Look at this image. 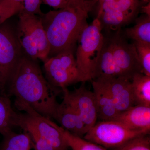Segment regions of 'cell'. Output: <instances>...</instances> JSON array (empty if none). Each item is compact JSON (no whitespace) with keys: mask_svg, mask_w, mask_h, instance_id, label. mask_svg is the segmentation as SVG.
<instances>
[{"mask_svg":"<svg viewBox=\"0 0 150 150\" xmlns=\"http://www.w3.org/2000/svg\"><path fill=\"white\" fill-rule=\"evenodd\" d=\"M85 82L73 91L67 88L62 90L63 100L70 104L81 116L88 131L96 123L97 110L93 91L89 90L85 85Z\"/></svg>","mask_w":150,"mask_h":150,"instance_id":"11","label":"cell"},{"mask_svg":"<svg viewBox=\"0 0 150 150\" xmlns=\"http://www.w3.org/2000/svg\"><path fill=\"white\" fill-rule=\"evenodd\" d=\"M42 3V0H24L22 10L26 13L40 16L43 13L41 10Z\"/></svg>","mask_w":150,"mask_h":150,"instance_id":"25","label":"cell"},{"mask_svg":"<svg viewBox=\"0 0 150 150\" xmlns=\"http://www.w3.org/2000/svg\"><path fill=\"white\" fill-rule=\"evenodd\" d=\"M109 37L118 77L131 79L135 74L142 73L136 47L133 43H129L126 40L121 29L115 31Z\"/></svg>","mask_w":150,"mask_h":150,"instance_id":"10","label":"cell"},{"mask_svg":"<svg viewBox=\"0 0 150 150\" xmlns=\"http://www.w3.org/2000/svg\"><path fill=\"white\" fill-rule=\"evenodd\" d=\"M150 132L131 130L115 120L100 121L89 129L83 138L110 149L135 137L150 134Z\"/></svg>","mask_w":150,"mask_h":150,"instance_id":"8","label":"cell"},{"mask_svg":"<svg viewBox=\"0 0 150 150\" xmlns=\"http://www.w3.org/2000/svg\"><path fill=\"white\" fill-rule=\"evenodd\" d=\"M72 0H42L43 4L53 8L54 10L64 8L67 6Z\"/></svg>","mask_w":150,"mask_h":150,"instance_id":"27","label":"cell"},{"mask_svg":"<svg viewBox=\"0 0 150 150\" xmlns=\"http://www.w3.org/2000/svg\"><path fill=\"white\" fill-rule=\"evenodd\" d=\"M94 80L101 82L107 88L119 113L135 105L131 79L116 77Z\"/></svg>","mask_w":150,"mask_h":150,"instance_id":"12","label":"cell"},{"mask_svg":"<svg viewBox=\"0 0 150 150\" xmlns=\"http://www.w3.org/2000/svg\"></svg>","mask_w":150,"mask_h":150,"instance_id":"30","label":"cell"},{"mask_svg":"<svg viewBox=\"0 0 150 150\" xmlns=\"http://www.w3.org/2000/svg\"><path fill=\"white\" fill-rule=\"evenodd\" d=\"M16 31L23 53L33 60L44 62L49 55V43L39 16L21 10Z\"/></svg>","mask_w":150,"mask_h":150,"instance_id":"3","label":"cell"},{"mask_svg":"<svg viewBox=\"0 0 150 150\" xmlns=\"http://www.w3.org/2000/svg\"><path fill=\"white\" fill-rule=\"evenodd\" d=\"M135 21V25L126 28L123 35L133 42L150 44V16L144 14Z\"/></svg>","mask_w":150,"mask_h":150,"instance_id":"18","label":"cell"},{"mask_svg":"<svg viewBox=\"0 0 150 150\" xmlns=\"http://www.w3.org/2000/svg\"><path fill=\"white\" fill-rule=\"evenodd\" d=\"M106 1V0H98V4L99 3V5L101 4V3L103 2L104 1Z\"/></svg>","mask_w":150,"mask_h":150,"instance_id":"29","label":"cell"},{"mask_svg":"<svg viewBox=\"0 0 150 150\" xmlns=\"http://www.w3.org/2000/svg\"><path fill=\"white\" fill-rule=\"evenodd\" d=\"M30 135L34 143L35 150H54L52 146L46 140L33 131L26 132Z\"/></svg>","mask_w":150,"mask_h":150,"instance_id":"26","label":"cell"},{"mask_svg":"<svg viewBox=\"0 0 150 150\" xmlns=\"http://www.w3.org/2000/svg\"><path fill=\"white\" fill-rule=\"evenodd\" d=\"M14 1H16V2L23 4V1H24V0H14Z\"/></svg>","mask_w":150,"mask_h":150,"instance_id":"28","label":"cell"},{"mask_svg":"<svg viewBox=\"0 0 150 150\" xmlns=\"http://www.w3.org/2000/svg\"><path fill=\"white\" fill-rule=\"evenodd\" d=\"M114 120L131 130L150 132V107L135 105L119 112Z\"/></svg>","mask_w":150,"mask_h":150,"instance_id":"13","label":"cell"},{"mask_svg":"<svg viewBox=\"0 0 150 150\" xmlns=\"http://www.w3.org/2000/svg\"><path fill=\"white\" fill-rule=\"evenodd\" d=\"M23 9V4L14 0H0V24L18 14Z\"/></svg>","mask_w":150,"mask_h":150,"instance_id":"22","label":"cell"},{"mask_svg":"<svg viewBox=\"0 0 150 150\" xmlns=\"http://www.w3.org/2000/svg\"><path fill=\"white\" fill-rule=\"evenodd\" d=\"M45 120L61 132L69 147L71 148L72 150H108L100 145L73 135L61 126H58L49 118H46Z\"/></svg>","mask_w":150,"mask_h":150,"instance_id":"20","label":"cell"},{"mask_svg":"<svg viewBox=\"0 0 150 150\" xmlns=\"http://www.w3.org/2000/svg\"><path fill=\"white\" fill-rule=\"evenodd\" d=\"M54 119L63 129L77 137L83 138L88 131L76 110L64 100L58 105Z\"/></svg>","mask_w":150,"mask_h":150,"instance_id":"14","label":"cell"},{"mask_svg":"<svg viewBox=\"0 0 150 150\" xmlns=\"http://www.w3.org/2000/svg\"><path fill=\"white\" fill-rule=\"evenodd\" d=\"M6 22L0 24V91L2 92L24 54L17 37L16 28Z\"/></svg>","mask_w":150,"mask_h":150,"instance_id":"9","label":"cell"},{"mask_svg":"<svg viewBox=\"0 0 150 150\" xmlns=\"http://www.w3.org/2000/svg\"><path fill=\"white\" fill-rule=\"evenodd\" d=\"M109 150H150V134L135 137Z\"/></svg>","mask_w":150,"mask_h":150,"instance_id":"23","label":"cell"},{"mask_svg":"<svg viewBox=\"0 0 150 150\" xmlns=\"http://www.w3.org/2000/svg\"><path fill=\"white\" fill-rule=\"evenodd\" d=\"M0 150H31L34 143L28 133L18 134L11 131L3 135Z\"/></svg>","mask_w":150,"mask_h":150,"instance_id":"19","label":"cell"},{"mask_svg":"<svg viewBox=\"0 0 150 150\" xmlns=\"http://www.w3.org/2000/svg\"><path fill=\"white\" fill-rule=\"evenodd\" d=\"M18 109L26 113L16 112L13 119L14 126L20 127L25 132L33 131L46 140L54 150H69V147L63 135L55 127L51 126L39 115L23 102L16 100Z\"/></svg>","mask_w":150,"mask_h":150,"instance_id":"6","label":"cell"},{"mask_svg":"<svg viewBox=\"0 0 150 150\" xmlns=\"http://www.w3.org/2000/svg\"><path fill=\"white\" fill-rule=\"evenodd\" d=\"M147 0H106L99 5L96 18L102 29L117 31L137 18Z\"/></svg>","mask_w":150,"mask_h":150,"instance_id":"7","label":"cell"},{"mask_svg":"<svg viewBox=\"0 0 150 150\" xmlns=\"http://www.w3.org/2000/svg\"><path fill=\"white\" fill-rule=\"evenodd\" d=\"M70 49L48 57L43 62L46 79L54 88L62 91L70 85L84 82L74 54Z\"/></svg>","mask_w":150,"mask_h":150,"instance_id":"5","label":"cell"},{"mask_svg":"<svg viewBox=\"0 0 150 150\" xmlns=\"http://www.w3.org/2000/svg\"><path fill=\"white\" fill-rule=\"evenodd\" d=\"M118 77L109 36L105 37L102 51L92 77V80L98 78ZM91 80V81H92Z\"/></svg>","mask_w":150,"mask_h":150,"instance_id":"16","label":"cell"},{"mask_svg":"<svg viewBox=\"0 0 150 150\" xmlns=\"http://www.w3.org/2000/svg\"><path fill=\"white\" fill-rule=\"evenodd\" d=\"M98 19L88 25L78 38L76 60L84 82L91 81L92 77L102 51L104 36Z\"/></svg>","mask_w":150,"mask_h":150,"instance_id":"4","label":"cell"},{"mask_svg":"<svg viewBox=\"0 0 150 150\" xmlns=\"http://www.w3.org/2000/svg\"><path fill=\"white\" fill-rule=\"evenodd\" d=\"M96 102L98 119L100 121L114 120L119 112L107 88L97 80L91 81Z\"/></svg>","mask_w":150,"mask_h":150,"instance_id":"15","label":"cell"},{"mask_svg":"<svg viewBox=\"0 0 150 150\" xmlns=\"http://www.w3.org/2000/svg\"><path fill=\"white\" fill-rule=\"evenodd\" d=\"M98 2V0H72L64 8L43 13L40 16L50 47L48 57L75 49L79 36L88 25L89 13Z\"/></svg>","mask_w":150,"mask_h":150,"instance_id":"2","label":"cell"},{"mask_svg":"<svg viewBox=\"0 0 150 150\" xmlns=\"http://www.w3.org/2000/svg\"><path fill=\"white\" fill-rule=\"evenodd\" d=\"M136 47L142 73L150 76V44L133 42Z\"/></svg>","mask_w":150,"mask_h":150,"instance_id":"24","label":"cell"},{"mask_svg":"<svg viewBox=\"0 0 150 150\" xmlns=\"http://www.w3.org/2000/svg\"><path fill=\"white\" fill-rule=\"evenodd\" d=\"M131 83L135 105L150 107V76L137 73L131 78Z\"/></svg>","mask_w":150,"mask_h":150,"instance_id":"17","label":"cell"},{"mask_svg":"<svg viewBox=\"0 0 150 150\" xmlns=\"http://www.w3.org/2000/svg\"><path fill=\"white\" fill-rule=\"evenodd\" d=\"M7 86L16 100L27 104L46 118H54L59 103L56 96L62 91L53 88L44 77L37 60L23 54Z\"/></svg>","mask_w":150,"mask_h":150,"instance_id":"1","label":"cell"},{"mask_svg":"<svg viewBox=\"0 0 150 150\" xmlns=\"http://www.w3.org/2000/svg\"><path fill=\"white\" fill-rule=\"evenodd\" d=\"M16 112L7 96H0V134L4 135L12 131Z\"/></svg>","mask_w":150,"mask_h":150,"instance_id":"21","label":"cell"}]
</instances>
